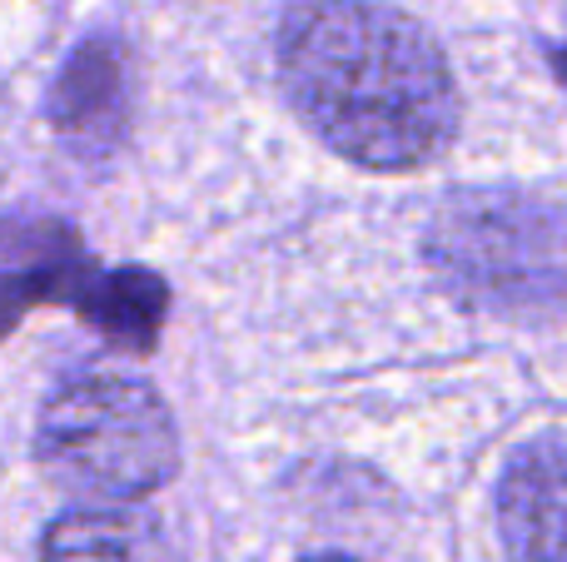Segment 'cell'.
Returning <instances> with one entry per match:
<instances>
[{"instance_id": "obj_1", "label": "cell", "mask_w": 567, "mask_h": 562, "mask_svg": "<svg viewBox=\"0 0 567 562\" xmlns=\"http://www.w3.org/2000/svg\"><path fill=\"white\" fill-rule=\"evenodd\" d=\"M275 60L289 105L333 149L369 169L433 165L458 135V85L433 35L379 0H293Z\"/></svg>"}, {"instance_id": "obj_4", "label": "cell", "mask_w": 567, "mask_h": 562, "mask_svg": "<svg viewBox=\"0 0 567 562\" xmlns=\"http://www.w3.org/2000/svg\"><path fill=\"white\" fill-rule=\"evenodd\" d=\"M493 508L508 562H567V438L518 448L498 478Z\"/></svg>"}, {"instance_id": "obj_3", "label": "cell", "mask_w": 567, "mask_h": 562, "mask_svg": "<svg viewBox=\"0 0 567 562\" xmlns=\"http://www.w3.org/2000/svg\"><path fill=\"white\" fill-rule=\"evenodd\" d=\"M35 454L60 488L95 508L140 503L179 468V434L165 398L130 374H80L40 408Z\"/></svg>"}, {"instance_id": "obj_7", "label": "cell", "mask_w": 567, "mask_h": 562, "mask_svg": "<svg viewBox=\"0 0 567 562\" xmlns=\"http://www.w3.org/2000/svg\"><path fill=\"white\" fill-rule=\"evenodd\" d=\"M303 562H359V558H343V553H319V558H303Z\"/></svg>"}, {"instance_id": "obj_2", "label": "cell", "mask_w": 567, "mask_h": 562, "mask_svg": "<svg viewBox=\"0 0 567 562\" xmlns=\"http://www.w3.org/2000/svg\"><path fill=\"white\" fill-rule=\"evenodd\" d=\"M423 264L473 314L567 319V205L528 189H458L423 229Z\"/></svg>"}, {"instance_id": "obj_6", "label": "cell", "mask_w": 567, "mask_h": 562, "mask_svg": "<svg viewBox=\"0 0 567 562\" xmlns=\"http://www.w3.org/2000/svg\"><path fill=\"white\" fill-rule=\"evenodd\" d=\"M40 562H179L175 538L145 508H80L45 528Z\"/></svg>"}, {"instance_id": "obj_8", "label": "cell", "mask_w": 567, "mask_h": 562, "mask_svg": "<svg viewBox=\"0 0 567 562\" xmlns=\"http://www.w3.org/2000/svg\"><path fill=\"white\" fill-rule=\"evenodd\" d=\"M558 70H563V75H567V60H558Z\"/></svg>"}, {"instance_id": "obj_5", "label": "cell", "mask_w": 567, "mask_h": 562, "mask_svg": "<svg viewBox=\"0 0 567 562\" xmlns=\"http://www.w3.org/2000/svg\"><path fill=\"white\" fill-rule=\"evenodd\" d=\"M125 119H130L125 45L115 35H90L70 55L65 75L55 85V129H65L85 149H105L120 139Z\"/></svg>"}]
</instances>
